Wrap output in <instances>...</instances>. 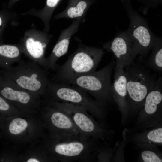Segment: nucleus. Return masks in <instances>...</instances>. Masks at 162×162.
<instances>
[{
    "label": "nucleus",
    "instance_id": "nucleus-10",
    "mask_svg": "<svg viewBox=\"0 0 162 162\" xmlns=\"http://www.w3.org/2000/svg\"><path fill=\"white\" fill-rule=\"evenodd\" d=\"M47 105L59 108L71 117L80 132V138L88 140L91 138L104 140L109 132L93 118L84 107L71 104L47 100Z\"/></svg>",
    "mask_w": 162,
    "mask_h": 162
},
{
    "label": "nucleus",
    "instance_id": "nucleus-22",
    "mask_svg": "<svg viewBox=\"0 0 162 162\" xmlns=\"http://www.w3.org/2000/svg\"><path fill=\"white\" fill-rule=\"evenodd\" d=\"M7 7H4L0 11V41H3L2 35L4 30L10 22L16 21L17 14L11 11Z\"/></svg>",
    "mask_w": 162,
    "mask_h": 162
},
{
    "label": "nucleus",
    "instance_id": "nucleus-18",
    "mask_svg": "<svg viewBox=\"0 0 162 162\" xmlns=\"http://www.w3.org/2000/svg\"><path fill=\"white\" fill-rule=\"evenodd\" d=\"M22 54L19 43L6 44L3 41H0V67L4 69L15 63H19Z\"/></svg>",
    "mask_w": 162,
    "mask_h": 162
},
{
    "label": "nucleus",
    "instance_id": "nucleus-5",
    "mask_svg": "<svg viewBox=\"0 0 162 162\" xmlns=\"http://www.w3.org/2000/svg\"><path fill=\"white\" fill-rule=\"evenodd\" d=\"M116 62L114 59L100 70L74 78L64 83L75 86L93 97L105 107L113 100L111 76Z\"/></svg>",
    "mask_w": 162,
    "mask_h": 162
},
{
    "label": "nucleus",
    "instance_id": "nucleus-1",
    "mask_svg": "<svg viewBox=\"0 0 162 162\" xmlns=\"http://www.w3.org/2000/svg\"><path fill=\"white\" fill-rule=\"evenodd\" d=\"M0 128L5 138L16 144L31 146L45 135V124L38 113L0 116Z\"/></svg>",
    "mask_w": 162,
    "mask_h": 162
},
{
    "label": "nucleus",
    "instance_id": "nucleus-26",
    "mask_svg": "<svg viewBox=\"0 0 162 162\" xmlns=\"http://www.w3.org/2000/svg\"><path fill=\"white\" fill-rule=\"evenodd\" d=\"M142 4V6L140 8L143 14H146L150 8L156 7L162 2V0H139Z\"/></svg>",
    "mask_w": 162,
    "mask_h": 162
},
{
    "label": "nucleus",
    "instance_id": "nucleus-2",
    "mask_svg": "<svg viewBox=\"0 0 162 162\" xmlns=\"http://www.w3.org/2000/svg\"><path fill=\"white\" fill-rule=\"evenodd\" d=\"M96 139L80 138L59 140L49 138L46 135L38 146L50 158L52 162L86 161L97 148Z\"/></svg>",
    "mask_w": 162,
    "mask_h": 162
},
{
    "label": "nucleus",
    "instance_id": "nucleus-3",
    "mask_svg": "<svg viewBox=\"0 0 162 162\" xmlns=\"http://www.w3.org/2000/svg\"><path fill=\"white\" fill-rule=\"evenodd\" d=\"M105 53L103 49L79 44L64 64L57 65L52 81L65 83L77 76L96 71Z\"/></svg>",
    "mask_w": 162,
    "mask_h": 162
},
{
    "label": "nucleus",
    "instance_id": "nucleus-9",
    "mask_svg": "<svg viewBox=\"0 0 162 162\" xmlns=\"http://www.w3.org/2000/svg\"><path fill=\"white\" fill-rule=\"evenodd\" d=\"M130 19L126 30L137 55L146 57L152 49L157 36L152 32L146 20L132 8L130 0H121Z\"/></svg>",
    "mask_w": 162,
    "mask_h": 162
},
{
    "label": "nucleus",
    "instance_id": "nucleus-28",
    "mask_svg": "<svg viewBox=\"0 0 162 162\" xmlns=\"http://www.w3.org/2000/svg\"><path fill=\"white\" fill-rule=\"evenodd\" d=\"M2 74L1 73V72H0V82L2 80Z\"/></svg>",
    "mask_w": 162,
    "mask_h": 162
},
{
    "label": "nucleus",
    "instance_id": "nucleus-11",
    "mask_svg": "<svg viewBox=\"0 0 162 162\" xmlns=\"http://www.w3.org/2000/svg\"><path fill=\"white\" fill-rule=\"evenodd\" d=\"M0 95L25 113L38 114L43 104L41 96L24 89L3 76L0 82Z\"/></svg>",
    "mask_w": 162,
    "mask_h": 162
},
{
    "label": "nucleus",
    "instance_id": "nucleus-14",
    "mask_svg": "<svg viewBox=\"0 0 162 162\" xmlns=\"http://www.w3.org/2000/svg\"><path fill=\"white\" fill-rule=\"evenodd\" d=\"M85 21L81 18L76 19L70 26L62 31L51 53L46 58V69L55 70L58 60L68 52L72 37L78 31L80 24Z\"/></svg>",
    "mask_w": 162,
    "mask_h": 162
},
{
    "label": "nucleus",
    "instance_id": "nucleus-12",
    "mask_svg": "<svg viewBox=\"0 0 162 162\" xmlns=\"http://www.w3.org/2000/svg\"><path fill=\"white\" fill-rule=\"evenodd\" d=\"M52 35L35 29L26 31L19 43L22 53L46 69L45 53Z\"/></svg>",
    "mask_w": 162,
    "mask_h": 162
},
{
    "label": "nucleus",
    "instance_id": "nucleus-21",
    "mask_svg": "<svg viewBox=\"0 0 162 162\" xmlns=\"http://www.w3.org/2000/svg\"><path fill=\"white\" fill-rule=\"evenodd\" d=\"M21 154H17L16 162H52L50 158L38 146Z\"/></svg>",
    "mask_w": 162,
    "mask_h": 162
},
{
    "label": "nucleus",
    "instance_id": "nucleus-25",
    "mask_svg": "<svg viewBox=\"0 0 162 162\" xmlns=\"http://www.w3.org/2000/svg\"><path fill=\"white\" fill-rule=\"evenodd\" d=\"M143 161L145 162H160L161 158L154 152L150 150L143 151L141 154Z\"/></svg>",
    "mask_w": 162,
    "mask_h": 162
},
{
    "label": "nucleus",
    "instance_id": "nucleus-23",
    "mask_svg": "<svg viewBox=\"0 0 162 162\" xmlns=\"http://www.w3.org/2000/svg\"><path fill=\"white\" fill-rule=\"evenodd\" d=\"M24 113L0 95V116H9Z\"/></svg>",
    "mask_w": 162,
    "mask_h": 162
},
{
    "label": "nucleus",
    "instance_id": "nucleus-19",
    "mask_svg": "<svg viewBox=\"0 0 162 162\" xmlns=\"http://www.w3.org/2000/svg\"><path fill=\"white\" fill-rule=\"evenodd\" d=\"M62 0H46L44 8L40 10L34 8L21 14V15H31L38 17L43 22L44 30L48 32L50 30V21L54 11Z\"/></svg>",
    "mask_w": 162,
    "mask_h": 162
},
{
    "label": "nucleus",
    "instance_id": "nucleus-6",
    "mask_svg": "<svg viewBox=\"0 0 162 162\" xmlns=\"http://www.w3.org/2000/svg\"><path fill=\"white\" fill-rule=\"evenodd\" d=\"M127 82V99L129 111H138L146 97L155 87L157 79L142 64L134 62L124 68Z\"/></svg>",
    "mask_w": 162,
    "mask_h": 162
},
{
    "label": "nucleus",
    "instance_id": "nucleus-27",
    "mask_svg": "<svg viewBox=\"0 0 162 162\" xmlns=\"http://www.w3.org/2000/svg\"><path fill=\"white\" fill-rule=\"evenodd\" d=\"M19 0H10L9 2L8 7L9 9H10L15 3Z\"/></svg>",
    "mask_w": 162,
    "mask_h": 162
},
{
    "label": "nucleus",
    "instance_id": "nucleus-4",
    "mask_svg": "<svg viewBox=\"0 0 162 162\" xmlns=\"http://www.w3.org/2000/svg\"><path fill=\"white\" fill-rule=\"evenodd\" d=\"M2 76L19 87L44 98L50 80L45 70L37 63L21 61L18 65L10 66L1 71Z\"/></svg>",
    "mask_w": 162,
    "mask_h": 162
},
{
    "label": "nucleus",
    "instance_id": "nucleus-8",
    "mask_svg": "<svg viewBox=\"0 0 162 162\" xmlns=\"http://www.w3.org/2000/svg\"><path fill=\"white\" fill-rule=\"evenodd\" d=\"M39 113L45 124L48 137L59 140L80 138L75 124L63 110L43 103Z\"/></svg>",
    "mask_w": 162,
    "mask_h": 162
},
{
    "label": "nucleus",
    "instance_id": "nucleus-24",
    "mask_svg": "<svg viewBox=\"0 0 162 162\" xmlns=\"http://www.w3.org/2000/svg\"><path fill=\"white\" fill-rule=\"evenodd\" d=\"M147 138L150 141L157 144L162 143V128H158L149 131L147 135Z\"/></svg>",
    "mask_w": 162,
    "mask_h": 162
},
{
    "label": "nucleus",
    "instance_id": "nucleus-17",
    "mask_svg": "<svg viewBox=\"0 0 162 162\" xmlns=\"http://www.w3.org/2000/svg\"><path fill=\"white\" fill-rule=\"evenodd\" d=\"M95 0H68L67 8L62 12L56 15L54 19L63 18L85 20L87 12Z\"/></svg>",
    "mask_w": 162,
    "mask_h": 162
},
{
    "label": "nucleus",
    "instance_id": "nucleus-16",
    "mask_svg": "<svg viewBox=\"0 0 162 162\" xmlns=\"http://www.w3.org/2000/svg\"><path fill=\"white\" fill-rule=\"evenodd\" d=\"M162 79H157L155 87L146 98L143 105L140 109V115L144 118H152L160 113L162 109Z\"/></svg>",
    "mask_w": 162,
    "mask_h": 162
},
{
    "label": "nucleus",
    "instance_id": "nucleus-13",
    "mask_svg": "<svg viewBox=\"0 0 162 162\" xmlns=\"http://www.w3.org/2000/svg\"><path fill=\"white\" fill-rule=\"evenodd\" d=\"M103 49L113 53L116 66L124 68L130 66L137 56L126 31L118 32L110 41L104 44Z\"/></svg>",
    "mask_w": 162,
    "mask_h": 162
},
{
    "label": "nucleus",
    "instance_id": "nucleus-29",
    "mask_svg": "<svg viewBox=\"0 0 162 162\" xmlns=\"http://www.w3.org/2000/svg\"><path fill=\"white\" fill-rule=\"evenodd\" d=\"M1 133L0 132V136H1Z\"/></svg>",
    "mask_w": 162,
    "mask_h": 162
},
{
    "label": "nucleus",
    "instance_id": "nucleus-7",
    "mask_svg": "<svg viewBox=\"0 0 162 162\" xmlns=\"http://www.w3.org/2000/svg\"><path fill=\"white\" fill-rule=\"evenodd\" d=\"M82 107L98 119L104 117L105 107L91 98L86 92L73 85L49 80L44 98Z\"/></svg>",
    "mask_w": 162,
    "mask_h": 162
},
{
    "label": "nucleus",
    "instance_id": "nucleus-15",
    "mask_svg": "<svg viewBox=\"0 0 162 162\" xmlns=\"http://www.w3.org/2000/svg\"><path fill=\"white\" fill-rule=\"evenodd\" d=\"M127 82L124 68L116 65L114 81L112 84V97L122 112L125 114L129 111L127 99Z\"/></svg>",
    "mask_w": 162,
    "mask_h": 162
},
{
    "label": "nucleus",
    "instance_id": "nucleus-20",
    "mask_svg": "<svg viewBox=\"0 0 162 162\" xmlns=\"http://www.w3.org/2000/svg\"><path fill=\"white\" fill-rule=\"evenodd\" d=\"M151 54L146 62L145 65L156 72L161 73L162 71V40L157 37L152 49Z\"/></svg>",
    "mask_w": 162,
    "mask_h": 162
}]
</instances>
